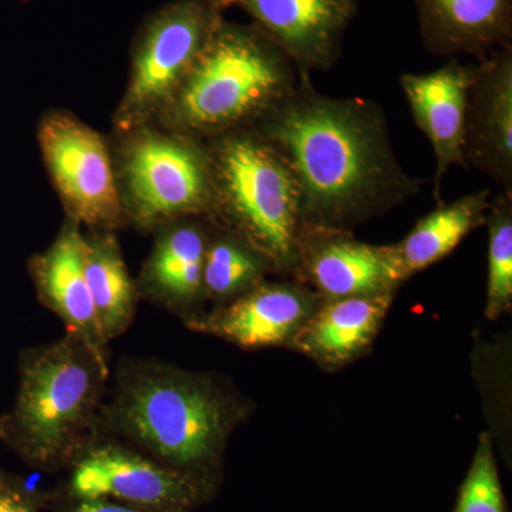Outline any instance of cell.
<instances>
[{"mask_svg":"<svg viewBox=\"0 0 512 512\" xmlns=\"http://www.w3.org/2000/svg\"><path fill=\"white\" fill-rule=\"evenodd\" d=\"M464 164L512 192V47L476 64L468 90Z\"/></svg>","mask_w":512,"mask_h":512,"instance_id":"cell-12","label":"cell"},{"mask_svg":"<svg viewBox=\"0 0 512 512\" xmlns=\"http://www.w3.org/2000/svg\"><path fill=\"white\" fill-rule=\"evenodd\" d=\"M211 227V217H187L157 228L136 281L138 296L184 323L204 313L202 274Z\"/></svg>","mask_w":512,"mask_h":512,"instance_id":"cell-13","label":"cell"},{"mask_svg":"<svg viewBox=\"0 0 512 512\" xmlns=\"http://www.w3.org/2000/svg\"><path fill=\"white\" fill-rule=\"evenodd\" d=\"M274 274L268 261L235 232L212 220L205 251L202 291L212 309L237 301Z\"/></svg>","mask_w":512,"mask_h":512,"instance_id":"cell-21","label":"cell"},{"mask_svg":"<svg viewBox=\"0 0 512 512\" xmlns=\"http://www.w3.org/2000/svg\"><path fill=\"white\" fill-rule=\"evenodd\" d=\"M221 0H174L151 13L131 49L126 92L114 114L119 136L157 121L225 19Z\"/></svg>","mask_w":512,"mask_h":512,"instance_id":"cell-7","label":"cell"},{"mask_svg":"<svg viewBox=\"0 0 512 512\" xmlns=\"http://www.w3.org/2000/svg\"><path fill=\"white\" fill-rule=\"evenodd\" d=\"M251 16L291 57L299 74L328 72L362 0H221Z\"/></svg>","mask_w":512,"mask_h":512,"instance_id":"cell-10","label":"cell"},{"mask_svg":"<svg viewBox=\"0 0 512 512\" xmlns=\"http://www.w3.org/2000/svg\"><path fill=\"white\" fill-rule=\"evenodd\" d=\"M454 512H507L493 441L481 434Z\"/></svg>","mask_w":512,"mask_h":512,"instance_id":"cell-23","label":"cell"},{"mask_svg":"<svg viewBox=\"0 0 512 512\" xmlns=\"http://www.w3.org/2000/svg\"><path fill=\"white\" fill-rule=\"evenodd\" d=\"M49 508H52L53 512H151L128 507V505L116 503L107 498L72 497L57 488L52 491Z\"/></svg>","mask_w":512,"mask_h":512,"instance_id":"cell-25","label":"cell"},{"mask_svg":"<svg viewBox=\"0 0 512 512\" xmlns=\"http://www.w3.org/2000/svg\"><path fill=\"white\" fill-rule=\"evenodd\" d=\"M488 228V276L485 315L501 318L512 308V192L491 198Z\"/></svg>","mask_w":512,"mask_h":512,"instance_id":"cell-22","label":"cell"},{"mask_svg":"<svg viewBox=\"0 0 512 512\" xmlns=\"http://www.w3.org/2000/svg\"><path fill=\"white\" fill-rule=\"evenodd\" d=\"M83 265L101 335L110 345L133 325L140 299L116 234L110 231L84 234Z\"/></svg>","mask_w":512,"mask_h":512,"instance_id":"cell-20","label":"cell"},{"mask_svg":"<svg viewBox=\"0 0 512 512\" xmlns=\"http://www.w3.org/2000/svg\"><path fill=\"white\" fill-rule=\"evenodd\" d=\"M37 141L69 220L89 231L126 225L116 167L101 134L72 113L50 111L40 120Z\"/></svg>","mask_w":512,"mask_h":512,"instance_id":"cell-8","label":"cell"},{"mask_svg":"<svg viewBox=\"0 0 512 512\" xmlns=\"http://www.w3.org/2000/svg\"><path fill=\"white\" fill-rule=\"evenodd\" d=\"M18 375L15 402L0 416V441L29 467L66 470L96 436L109 357L64 333L22 352Z\"/></svg>","mask_w":512,"mask_h":512,"instance_id":"cell-3","label":"cell"},{"mask_svg":"<svg viewBox=\"0 0 512 512\" xmlns=\"http://www.w3.org/2000/svg\"><path fill=\"white\" fill-rule=\"evenodd\" d=\"M50 498L52 491L40 490L0 466V512H40L49 507Z\"/></svg>","mask_w":512,"mask_h":512,"instance_id":"cell-24","label":"cell"},{"mask_svg":"<svg viewBox=\"0 0 512 512\" xmlns=\"http://www.w3.org/2000/svg\"><path fill=\"white\" fill-rule=\"evenodd\" d=\"M430 55H470L478 62L512 47V0H414Z\"/></svg>","mask_w":512,"mask_h":512,"instance_id":"cell-17","label":"cell"},{"mask_svg":"<svg viewBox=\"0 0 512 512\" xmlns=\"http://www.w3.org/2000/svg\"><path fill=\"white\" fill-rule=\"evenodd\" d=\"M292 165L305 227L345 229L382 217L416 197L423 180L407 174L379 104L318 92L312 76L256 124Z\"/></svg>","mask_w":512,"mask_h":512,"instance_id":"cell-1","label":"cell"},{"mask_svg":"<svg viewBox=\"0 0 512 512\" xmlns=\"http://www.w3.org/2000/svg\"><path fill=\"white\" fill-rule=\"evenodd\" d=\"M205 143L214 187L212 220L247 241L274 274L295 276L301 190L288 158L255 128Z\"/></svg>","mask_w":512,"mask_h":512,"instance_id":"cell-5","label":"cell"},{"mask_svg":"<svg viewBox=\"0 0 512 512\" xmlns=\"http://www.w3.org/2000/svg\"><path fill=\"white\" fill-rule=\"evenodd\" d=\"M116 167L126 224L156 231L187 217H211L214 187L205 140L150 124L123 134Z\"/></svg>","mask_w":512,"mask_h":512,"instance_id":"cell-6","label":"cell"},{"mask_svg":"<svg viewBox=\"0 0 512 512\" xmlns=\"http://www.w3.org/2000/svg\"><path fill=\"white\" fill-rule=\"evenodd\" d=\"M249 413L248 400L221 377L127 357L117 367L96 434L217 491L229 437Z\"/></svg>","mask_w":512,"mask_h":512,"instance_id":"cell-2","label":"cell"},{"mask_svg":"<svg viewBox=\"0 0 512 512\" xmlns=\"http://www.w3.org/2000/svg\"><path fill=\"white\" fill-rule=\"evenodd\" d=\"M396 291L322 299L312 318L293 339L292 348L323 367L362 356L372 346Z\"/></svg>","mask_w":512,"mask_h":512,"instance_id":"cell-18","label":"cell"},{"mask_svg":"<svg viewBox=\"0 0 512 512\" xmlns=\"http://www.w3.org/2000/svg\"><path fill=\"white\" fill-rule=\"evenodd\" d=\"M57 490L151 512H192L217 491L109 437L94 436Z\"/></svg>","mask_w":512,"mask_h":512,"instance_id":"cell-9","label":"cell"},{"mask_svg":"<svg viewBox=\"0 0 512 512\" xmlns=\"http://www.w3.org/2000/svg\"><path fill=\"white\" fill-rule=\"evenodd\" d=\"M322 299L299 281H264L237 301L201 313L185 325L242 349L291 346Z\"/></svg>","mask_w":512,"mask_h":512,"instance_id":"cell-11","label":"cell"},{"mask_svg":"<svg viewBox=\"0 0 512 512\" xmlns=\"http://www.w3.org/2000/svg\"><path fill=\"white\" fill-rule=\"evenodd\" d=\"M296 281L325 299L396 291L382 247L359 241L352 231L302 225Z\"/></svg>","mask_w":512,"mask_h":512,"instance_id":"cell-14","label":"cell"},{"mask_svg":"<svg viewBox=\"0 0 512 512\" xmlns=\"http://www.w3.org/2000/svg\"><path fill=\"white\" fill-rule=\"evenodd\" d=\"M476 64L461 63L450 57L440 69L426 74L404 73L400 84L414 123L430 141L436 157L433 195L441 202V184L454 165L464 164V126L468 90Z\"/></svg>","mask_w":512,"mask_h":512,"instance_id":"cell-15","label":"cell"},{"mask_svg":"<svg viewBox=\"0 0 512 512\" xmlns=\"http://www.w3.org/2000/svg\"><path fill=\"white\" fill-rule=\"evenodd\" d=\"M491 188L471 192L424 215L412 231L382 252L397 285L443 261L474 229L483 227L490 210Z\"/></svg>","mask_w":512,"mask_h":512,"instance_id":"cell-19","label":"cell"},{"mask_svg":"<svg viewBox=\"0 0 512 512\" xmlns=\"http://www.w3.org/2000/svg\"><path fill=\"white\" fill-rule=\"evenodd\" d=\"M83 235L82 227L67 218L49 248L29 259L28 271L37 299L62 320L66 333L109 356L84 276Z\"/></svg>","mask_w":512,"mask_h":512,"instance_id":"cell-16","label":"cell"},{"mask_svg":"<svg viewBox=\"0 0 512 512\" xmlns=\"http://www.w3.org/2000/svg\"><path fill=\"white\" fill-rule=\"evenodd\" d=\"M299 77L291 57L259 26L224 19L157 121L201 140L252 128Z\"/></svg>","mask_w":512,"mask_h":512,"instance_id":"cell-4","label":"cell"}]
</instances>
